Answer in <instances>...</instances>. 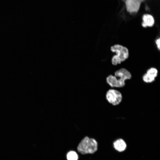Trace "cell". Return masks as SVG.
Instances as JSON below:
<instances>
[{
  "label": "cell",
  "mask_w": 160,
  "mask_h": 160,
  "mask_svg": "<svg viewBox=\"0 0 160 160\" xmlns=\"http://www.w3.org/2000/svg\"><path fill=\"white\" fill-rule=\"evenodd\" d=\"M160 38H158L155 41V43L156 44L157 47L158 49L159 50H160Z\"/></svg>",
  "instance_id": "11"
},
{
  "label": "cell",
  "mask_w": 160,
  "mask_h": 160,
  "mask_svg": "<svg viewBox=\"0 0 160 160\" xmlns=\"http://www.w3.org/2000/svg\"><path fill=\"white\" fill-rule=\"evenodd\" d=\"M131 78L130 72L126 68H122L116 71L114 76H108L106 78V81L111 87L122 88L125 86L126 81Z\"/></svg>",
  "instance_id": "1"
},
{
  "label": "cell",
  "mask_w": 160,
  "mask_h": 160,
  "mask_svg": "<svg viewBox=\"0 0 160 160\" xmlns=\"http://www.w3.org/2000/svg\"><path fill=\"white\" fill-rule=\"evenodd\" d=\"M142 79L145 83H150L154 81L155 78L151 76L146 73L143 76Z\"/></svg>",
  "instance_id": "9"
},
{
  "label": "cell",
  "mask_w": 160,
  "mask_h": 160,
  "mask_svg": "<svg viewBox=\"0 0 160 160\" xmlns=\"http://www.w3.org/2000/svg\"><path fill=\"white\" fill-rule=\"evenodd\" d=\"M112 145L113 149L119 153H122L125 151L127 148V144L122 138H118L113 142Z\"/></svg>",
  "instance_id": "6"
},
{
  "label": "cell",
  "mask_w": 160,
  "mask_h": 160,
  "mask_svg": "<svg viewBox=\"0 0 160 160\" xmlns=\"http://www.w3.org/2000/svg\"><path fill=\"white\" fill-rule=\"evenodd\" d=\"M143 22L141 25L143 27H152L155 23V20L153 16L151 15L145 14H144L142 17Z\"/></svg>",
  "instance_id": "7"
},
{
  "label": "cell",
  "mask_w": 160,
  "mask_h": 160,
  "mask_svg": "<svg viewBox=\"0 0 160 160\" xmlns=\"http://www.w3.org/2000/svg\"><path fill=\"white\" fill-rule=\"evenodd\" d=\"M105 98L107 101L113 105H119L122 100L121 93L119 91L114 89H109L106 92Z\"/></svg>",
  "instance_id": "4"
},
{
  "label": "cell",
  "mask_w": 160,
  "mask_h": 160,
  "mask_svg": "<svg viewBox=\"0 0 160 160\" xmlns=\"http://www.w3.org/2000/svg\"><path fill=\"white\" fill-rule=\"evenodd\" d=\"M146 73L151 76L156 78L157 76L158 71L155 68H151L148 69L146 71Z\"/></svg>",
  "instance_id": "10"
},
{
  "label": "cell",
  "mask_w": 160,
  "mask_h": 160,
  "mask_svg": "<svg viewBox=\"0 0 160 160\" xmlns=\"http://www.w3.org/2000/svg\"><path fill=\"white\" fill-rule=\"evenodd\" d=\"M110 49L111 52H115L116 54L113 55L111 59V63L113 65L120 64L129 57L128 49L126 47L122 45L115 44L111 47Z\"/></svg>",
  "instance_id": "3"
},
{
  "label": "cell",
  "mask_w": 160,
  "mask_h": 160,
  "mask_svg": "<svg viewBox=\"0 0 160 160\" xmlns=\"http://www.w3.org/2000/svg\"><path fill=\"white\" fill-rule=\"evenodd\" d=\"M124 2L127 11L130 14L139 11L141 4L146 0H122Z\"/></svg>",
  "instance_id": "5"
},
{
  "label": "cell",
  "mask_w": 160,
  "mask_h": 160,
  "mask_svg": "<svg viewBox=\"0 0 160 160\" xmlns=\"http://www.w3.org/2000/svg\"><path fill=\"white\" fill-rule=\"evenodd\" d=\"M68 160H78V156L74 151H71L69 152L66 155Z\"/></svg>",
  "instance_id": "8"
},
{
  "label": "cell",
  "mask_w": 160,
  "mask_h": 160,
  "mask_svg": "<svg viewBox=\"0 0 160 160\" xmlns=\"http://www.w3.org/2000/svg\"><path fill=\"white\" fill-rule=\"evenodd\" d=\"M98 143L95 139L87 136L80 142L77 147L78 151L82 154H93L98 150Z\"/></svg>",
  "instance_id": "2"
}]
</instances>
